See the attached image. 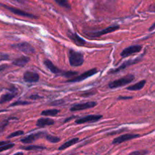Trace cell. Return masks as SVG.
<instances>
[{"instance_id":"e575fe53","label":"cell","mask_w":155,"mask_h":155,"mask_svg":"<svg viewBox=\"0 0 155 155\" xmlns=\"http://www.w3.org/2000/svg\"><path fill=\"white\" fill-rule=\"evenodd\" d=\"M132 97L129 96V97H126V96H120L118 98V100H127V99H131Z\"/></svg>"},{"instance_id":"603a6c76","label":"cell","mask_w":155,"mask_h":155,"mask_svg":"<svg viewBox=\"0 0 155 155\" xmlns=\"http://www.w3.org/2000/svg\"><path fill=\"white\" fill-rule=\"evenodd\" d=\"M55 2L57 3L58 5H60L61 7L64 8L66 9H71V5L69 3V2L68 0H54Z\"/></svg>"},{"instance_id":"9a60e30c","label":"cell","mask_w":155,"mask_h":155,"mask_svg":"<svg viewBox=\"0 0 155 155\" xmlns=\"http://www.w3.org/2000/svg\"><path fill=\"white\" fill-rule=\"evenodd\" d=\"M44 64H45V66L46 67V68H48L51 73H53V74H58V75L61 76L62 73H63L64 71H61V70H60L59 68H58L57 67H56L55 65L51 61L48 60V59H45V60L44 61Z\"/></svg>"},{"instance_id":"ab89813d","label":"cell","mask_w":155,"mask_h":155,"mask_svg":"<svg viewBox=\"0 0 155 155\" xmlns=\"http://www.w3.org/2000/svg\"><path fill=\"white\" fill-rule=\"evenodd\" d=\"M13 155H24V154H23L22 152H18V153H16V154H15Z\"/></svg>"},{"instance_id":"d4e9b609","label":"cell","mask_w":155,"mask_h":155,"mask_svg":"<svg viewBox=\"0 0 155 155\" xmlns=\"http://www.w3.org/2000/svg\"><path fill=\"white\" fill-rule=\"evenodd\" d=\"M78 74L77 71H63L61 76L67 77V78H73Z\"/></svg>"},{"instance_id":"4316f807","label":"cell","mask_w":155,"mask_h":155,"mask_svg":"<svg viewBox=\"0 0 155 155\" xmlns=\"http://www.w3.org/2000/svg\"><path fill=\"white\" fill-rule=\"evenodd\" d=\"M14 146H15V144L10 143V142L6 144V145H2V146H0V152H2V151H7V150L11 149V148H13Z\"/></svg>"},{"instance_id":"d590c367","label":"cell","mask_w":155,"mask_h":155,"mask_svg":"<svg viewBox=\"0 0 155 155\" xmlns=\"http://www.w3.org/2000/svg\"><path fill=\"white\" fill-rule=\"evenodd\" d=\"M8 68V65H6V64L1 65V66H0V72H1L2 71H3V70L5 69V68Z\"/></svg>"},{"instance_id":"6da1fadb","label":"cell","mask_w":155,"mask_h":155,"mask_svg":"<svg viewBox=\"0 0 155 155\" xmlns=\"http://www.w3.org/2000/svg\"><path fill=\"white\" fill-rule=\"evenodd\" d=\"M69 63L72 67H80L84 63L83 54L73 49L69 50Z\"/></svg>"},{"instance_id":"d6986e66","label":"cell","mask_w":155,"mask_h":155,"mask_svg":"<svg viewBox=\"0 0 155 155\" xmlns=\"http://www.w3.org/2000/svg\"><path fill=\"white\" fill-rule=\"evenodd\" d=\"M79 140H80V139H79V138H74V139L68 141V142H66L65 143H64L63 145H61V146L58 148V150L59 151H62V150L66 149V148H69V147L72 146V145H75L76 143H77V142H79Z\"/></svg>"},{"instance_id":"cb8c5ba5","label":"cell","mask_w":155,"mask_h":155,"mask_svg":"<svg viewBox=\"0 0 155 155\" xmlns=\"http://www.w3.org/2000/svg\"><path fill=\"white\" fill-rule=\"evenodd\" d=\"M46 140H48V142H51V143H57V142H60L61 139L59 137H57V136H51V135L48 134H45V136H44Z\"/></svg>"},{"instance_id":"484cf974","label":"cell","mask_w":155,"mask_h":155,"mask_svg":"<svg viewBox=\"0 0 155 155\" xmlns=\"http://www.w3.org/2000/svg\"><path fill=\"white\" fill-rule=\"evenodd\" d=\"M96 91L95 89H91V90L86 91V92H83V93L80 94V96L81 97H91L92 95H94L95 94H96Z\"/></svg>"},{"instance_id":"ac0fdd59","label":"cell","mask_w":155,"mask_h":155,"mask_svg":"<svg viewBox=\"0 0 155 155\" xmlns=\"http://www.w3.org/2000/svg\"><path fill=\"white\" fill-rule=\"evenodd\" d=\"M145 83H146V81H145V80H141V81L136 83V84L128 86V87L127 88V90H129V91H139V90H141L142 89H143V87L145 86Z\"/></svg>"},{"instance_id":"7c38bea8","label":"cell","mask_w":155,"mask_h":155,"mask_svg":"<svg viewBox=\"0 0 155 155\" xmlns=\"http://www.w3.org/2000/svg\"><path fill=\"white\" fill-rule=\"evenodd\" d=\"M119 29H120V26L119 25L110 26V27H107V28L104 29V30H100V31L93 32V33L91 34V36H94V37H99V36H103V35L107 34V33H113V32L116 31V30H119Z\"/></svg>"},{"instance_id":"7a4b0ae2","label":"cell","mask_w":155,"mask_h":155,"mask_svg":"<svg viewBox=\"0 0 155 155\" xmlns=\"http://www.w3.org/2000/svg\"><path fill=\"white\" fill-rule=\"evenodd\" d=\"M135 80V76L133 74H128L119 80H114L109 83L108 86L110 89H116V88L122 87V86H126L127 84H130L131 82H133Z\"/></svg>"},{"instance_id":"1f68e13d","label":"cell","mask_w":155,"mask_h":155,"mask_svg":"<svg viewBox=\"0 0 155 155\" xmlns=\"http://www.w3.org/2000/svg\"><path fill=\"white\" fill-rule=\"evenodd\" d=\"M8 124V120H3L0 122V133H2L5 130Z\"/></svg>"},{"instance_id":"74e56055","label":"cell","mask_w":155,"mask_h":155,"mask_svg":"<svg viewBox=\"0 0 155 155\" xmlns=\"http://www.w3.org/2000/svg\"><path fill=\"white\" fill-rule=\"evenodd\" d=\"M154 27H155V23H154V24H152V25H151V27H150L149 28V31H152V30H154Z\"/></svg>"},{"instance_id":"9c48e42d","label":"cell","mask_w":155,"mask_h":155,"mask_svg":"<svg viewBox=\"0 0 155 155\" xmlns=\"http://www.w3.org/2000/svg\"><path fill=\"white\" fill-rule=\"evenodd\" d=\"M139 135L138 134H132V133H127V134L122 135V136H119V137H117L116 139H114L112 142V144L114 145H119V144L123 143L124 142H127V141L132 140V139H136V138L139 137Z\"/></svg>"},{"instance_id":"83f0119b","label":"cell","mask_w":155,"mask_h":155,"mask_svg":"<svg viewBox=\"0 0 155 155\" xmlns=\"http://www.w3.org/2000/svg\"><path fill=\"white\" fill-rule=\"evenodd\" d=\"M24 132L23 131V130H18V131L14 132V133H12V134H10L9 136H8V139H12V138L16 137V136H21V135H24Z\"/></svg>"},{"instance_id":"2e32d148","label":"cell","mask_w":155,"mask_h":155,"mask_svg":"<svg viewBox=\"0 0 155 155\" xmlns=\"http://www.w3.org/2000/svg\"><path fill=\"white\" fill-rule=\"evenodd\" d=\"M54 124V121L50 118H40L36 122V126L40 128H43L48 126H52Z\"/></svg>"},{"instance_id":"d6a6232c","label":"cell","mask_w":155,"mask_h":155,"mask_svg":"<svg viewBox=\"0 0 155 155\" xmlns=\"http://www.w3.org/2000/svg\"><path fill=\"white\" fill-rule=\"evenodd\" d=\"M147 153H148V151H135L130 153L129 155H145Z\"/></svg>"},{"instance_id":"44dd1931","label":"cell","mask_w":155,"mask_h":155,"mask_svg":"<svg viewBox=\"0 0 155 155\" xmlns=\"http://www.w3.org/2000/svg\"><path fill=\"white\" fill-rule=\"evenodd\" d=\"M21 148L25 151H36V150H43L46 148L39 145H28V146H22L21 147Z\"/></svg>"},{"instance_id":"f546056e","label":"cell","mask_w":155,"mask_h":155,"mask_svg":"<svg viewBox=\"0 0 155 155\" xmlns=\"http://www.w3.org/2000/svg\"><path fill=\"white\" fill-rule=\"evenodd\" d=\"M64 100H62V99L56 100V101H51V102L49 104V105L58 106V105H61V104H64Z\"/></svg>"},{"instance_id":"8d00e7d4","label":"cell","mask_w":155,"mask_h":155,"mask_svg":"<svg viewBox=\"0 0 155 155\" xmlns=\"http://www.w3.org/2000/svg\"><path fill=\"white\" fill-rule=\"evenodd\" d=\"M9 143V142H5V141H0V146H2V145H6V144Z\"/></svg>"},{"instance_id":"30bf717a","label":"cell","mask_w":155,"mask_h":155,"mask_svg":"<svg viewBox=\"0 0 155 155\" xmlns=\"http://www.w3.org/2000/svg\"><path fill=\"white\" fill-rule=\"evenodd\" d=\"M97 105V103L95 101H88L86 103H81V104H74V106L71 107V111H77V110H86V109L92 108Z\"/></svg>"},{"instance_id":"8fae6325","label":"cell","mask_w":155,"mask_h":155,"mask_svg":"<svg viewBox=\"0 0 155 155\" xmlns=\"http://www.w3.org/2000/svg\"><path fill=\"white\" fill-rule=\"evenodd\" d=\"M101 118H102L101 115H89V116L84 117L80 118V119L76 120L75 123L77 124H86V123H94L97 122V121H98Z\"/></svg>"},{"instance_id":"4fadbf2b","label":"cell","mask_w":155,"mask_h":155,"mask_svg":"<svg viewBox=\"0 0 155 155\" xmlns=\"http://www.w3.org/2000/svg\"><path fill=\"white\" fill-rule=\"evenodd\" d=\"M39 76L37 73L33 71H26L24 74V80L27 83H36L39 81Z\"/></svg>"},{"instance_id":"52a82bcc","label":"cell","mask_w":155,"mask_h":155,"mask_svg":"<svg viewBox=\"0 0 155 155\" xmlns=\"http://www.w3.org/2000/svg\"><path fill=\"white\" fill-rule=\"evenodd\" d=\"M142 46L139 45H131V46L128 47V48H125V49L123 50V51L121 52L120 55L123 58H127L129 56L132 55V54H136V53H139L142 51Z\"/></svg>"},{"instance_id":"7402d4cb","label":"cell","mask_w":155,"mask_h":155,"mask_svg":"<svg viewBox=\"0 0 155 155\" xmlns=\"http://www.w3.org/2000/svg\"><path fill=\"white\" fill-rule=\"evenodd\" d=\"M60 112V110L58 109H51V110H45L42 111L41 114L43 116H51L54 117Z\"/></svg>"},{"instance_id":"e0dca14e","label":"cell","mask_w":155,"mask_h":155,"mask_svg":"<svg viewBox=\"0 0 155 155\" xmlns=\"http://www.w3.org/2000/svg\"><path fill=\"white\" fill-rule=\"evenodd\" d=\"M29 61H30V58L27 57V56H21V57L16 58L15 61H13L12 64L14 65H15V66L24 67Z\"/></svg>"},{"instance_id":"836d02e7","label":"cell","mask_w":155,"mask_h":155,"mask_svg":"<svg viewBox=\"0 0 155 155\" xmlns=\"http://www.w3.org/2000/svg\"><path fill=\"white\" fill-rule=\"evenodd\" d=\"M42 98V97L39 96V95H32L29 97V98H30V99H33V100L39 99V98Z\"/></svg>"},{"instance_id":"f1b7e54d","label":"cell","mask_w":155,"mask_h":155,"mask_svg":"<svg viewBox=\"0 0 155 155\" xmlns=\"http://www.w3.org/2000/svg\"><path fill=\"white\" fill-rule=\"evenodd\" d=\"M31 104V102H29V101H17L15 102L12 103L11 104V106H18V105H27V104Z\"/></svg>"},{"instance_id":"4dcf8cb0","label":"cell","mask_w":155,"mask_h":155,"mask_svg":"<svg viewBox=\"0 0 155 155\" xmlns=\"http://www.w3.org/2000/svg\"><path fill=\"white\" fill-rule=\"evenodd\" d=\"M9 55L6 53L0 52V62L2 61H8L9 59Z\"/></svg>"},{"instance_id":"f35d334b","label":"cell","mask_w":155,"mask_h":155,"mask_svg":"<svg viewBox=\"0 0 155 155\" xmlns=\"http://www.w3.org/2000/svg\"><path fill=\"white\" fill-rule=\"evenodd\" d=\"M13 1H15V2H19V3L25 2V0H13Z\"/></svg>"},{"instance_id":"277c9868","label":"cell","mask_w":155,"mask_h":155,"mask_svg":"<svg viewBox=\"0 0 155 155\" xmlns=\"http://www.w3.org/2000/svg\"><path fill=\"white\" fill-rule=\"evenodd\" d=\"M97 72H98V70L96 68H93V69H91L86 71V72L80 74V75L76 76L75 77H73V78L70 79L67 82L68 83H77V82H81L83 80H85L86 79L89 78V77H92V76L95 75V74H97Z\"/></svg>"},{"instance_id":"5b68a950","label":"cell","mask_w":155,"mask_h":155,"mask_svg":"<svg viewBox=\"0 0 155 155\" xmlns=\"http://www.w3.org/2000/svg\"><path fill=\"white\" fill-rule=\"evenodd\" d=\"M141 61H142V57L137 58H135V59H132V60L127 61H125L124 63H123L122 64H121L120 66L119 67V68H116V69L110 70V71H109V72H108V74H117V73L120 72V71H123V70H124L125 68H128L129 66H131V65L135 64H137L138 62Z\"/></svg>"},{"instance_id":"5bb4252c","label":"cell","mask_w":155,"mask_h":155,"mask_svg":"<svg viewBox=\"0 0 155 155\" xmlns=\"http://www.w3.org/2000/svg\"><path fill=\"white\" fill-rule=\"evenodd\" d=\"M68 36L77 45H80V46H83V45H86V42L85 39H83V38L80 37L79 35H77V33H72L71 31H68Z\"/></svg>"},{"instance_id":"8992f818","label":"cell","mask_w":155,"mask_h":155,"mask_svg":"<svg viewBox=\"0 0 155 155\" xmlns=\"http://www.w3.org/2000/svg\"><path fill=\"white\" fill-rule=\"evenodd\" d=\"M2 7H4L5 8H6L7 10L10 11L11 12H12L13 14L17 15H19V16H22V17H26V18H37V17L35 16L34 15H32V14L27 13V12H24V11L21 10V9L16 8L12 7V6H8L6 5H2L0 4Z\"/></svg>"},{"instance_id":"ba28073f","label":"cell","mask_w":155,"mask_h":155,"mask_svg":"<svg viewBox=\"0 0 155 155\" xmlns=\"http://www.w3.org/2000/svg\"><path fill=\"white\" fill-rule=\"evenodd\" d=\"M45 134H46V132H38V133H33V134H30L21 139V142L24 144L32 143L34 141L37 140V139H40L42 137H44Z\"/></svg>"},{"instance_id":"ffe728a7","label":"cell","mask_w":155,"mask_h":155,"mask_svg":"<svg viewBox=\"0 0 155 155\" xmlns=\"http://www.w3.org/2000/svg\"><path fill=\"white\" fill-rule=\"evenodd\" d=\"M16 96V93L15 92H11V93L5 94L2 96L0 98V104H3V103H6L8 101H10L13 99Z\"/></svg>"},{"instance_id":"3957f363","label":"cell","mask_w":155,"mask_h":155,"mask_svg":"<svg viewBox=\"0 0 155 155\" xmlns=\"http://www.w3.org/2000/svg\"><path fill=\"white\" fill-rule=\"evenodd\" d=\"M12 47L13 48L19 50L20 51H22V52L28 54H32L35 52L34 48L27 42H20V43L13 44V45H12Z\"/></svg>"}]
</instances>
